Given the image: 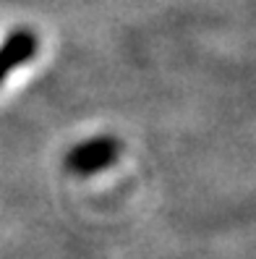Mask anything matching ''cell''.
Returning <instances> with one entry per match:
<instances>
[{
	"label": "cell",
	"mask_w": 256,
	"mask_h": 259,
	"mask_svg": "<svg viewBox=\"0 0 256 259\" xmlns=\"http://www.w3.org/2000/svg\"><path fill=\"white\" fill-rule=\"evenodd\" d=\"M120 155V142L113 136H97V139L81 142L79 147H73L66 157L68 170L79 173V176H92L102 167H108L115 162Z\"/></svg>",
	"instance_id": "cell-1"
},
{
	"label": "cell",
	"mask_w": 256,
	"mask_h": 259,
	"mask_svg": "<svg viewBox=\"0 0 256 259\" xmlns=\"http://www.w3.org/2000/svg\"><path fill=\"white\" fill-rule=\"evenodd\" d=\"M34 53H37V37L32 32L21 29V32L11 34L6 39V45L0 48V81H3L13 68H19L26 60H32Z\"/></svg>",
	"instance_id": "cell-2"
}]
</instances>
